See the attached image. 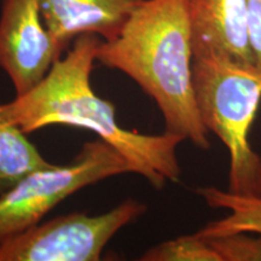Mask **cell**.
I'll return each instance as SVG.
<instances>
[{
	"label": "cell",
	"mask_w": 261,
	"mask_h": 261,
	"mask_svg": "<svg viewBox=\"0 0 261 261\" xmlns=\"http://www.w3.org/2000/svg\"><path fill=\"white\" fill-rule=\"evenodd\" d=\"M192 70L202 122L230 155L227 190L253 195L260 155L249 135L261 103V70L215 54L194 56Z\"/></svg>",
	"instance_id": "3957f363"
},
{
	"label": "cell",
	"mask_w": 261,
	"mask_h": 261,
	"mask_svg": "<svg viewBox=\"0 0 261 261\" xmlns=\"http://www.w3.org/2000/svg\"><path fill=\"white\" fill-rule=\"evenodd\" d=\"M100 41L96 34L77 37L35 89L4 103L3 109L25 133L56 125L96 133L128 160L135 174L162 190L167 181L180 178L177 149L185 139L167 130L148 135L119 125L114 104L98 96L91 85Z\"/></svg>",
	"instance_id": "6da1fadb"
},
{
	"label": "cell",
	"mask_w": 261,
	"mask_h": 261,
	"mask_svg": "<svg viewBox=\"0 0 261 261\" xmlns=\"http://www.w3.org/2000/svg\"><path fill=\"white\" fill-rule=\"evenodd\" d=\"M194 56L215 54L254 64L247 27V0H187Z\"/></svg>",
	"instance_id": "52a82bcc"
},
{
	"label": "cell",
	"mask_w": 261,
	"mask_h": 261,
	"mask_svg": "<svg viewBox=\"0 0 261 261\" xmlns=\"http://www.w3.org/2000/svg\"><path fill=\"white\" fill-rule=\"evenodd\" d=\"M143 261H221L210 241L197 232L185 234L149 248L139 257Z\"/></svg>",
	"instance_id": "8fae6325"
},
{
	"label": "cell",
	"mask_w": 261,
	"mask_h": 261,
	"mask_svg": "<svg viewBox=\"0 0 261 261\" xmlns=\"http://www.w3.org/2000/svg\"><path fill=\"white\" fill-rule=\"evenodd\" d=\"M96 61L122 71L152 98L167 132L210 150L196 104L187 0H140L119 34L100 41Z\"/></svg>",
	"instance_id": "7a4b0ae2"
},
{
	"label": "cell",
	"mask_w": 261,
	"mask_h": 261,
	"mask_svg": "<svg viewBox=\"0 0 261 261\" xmlns=\"http://www.w3.org/2000/svg\"><path fill=\"white\" fill-rule=\"evenodd\" d=\"M196 192L214 210H226L230 214L224 219L208 223L197 231L204 240L227 233L255 232L261 234V197L256 195H240L215 187L196 189Z\"/></svg>",
	"instance_id": "9c48e42d"
},
{
	"label": "cell",
	"mask_w": 261,
	"mask_h": 261,
	"mask_svg": "<svg viewBox=\"0 0 261 261\" xmlns=\"http://www.w3.org/2000/svg\"><path fill=\"white\" fill-rule=\"evenodd\" d=\"M140 0H38L45 24L62 52L80 35L113 40Z\"/></svg>",
	"instance_id": "ba28073f"
},
{
	"label": "cell",
	"mask_w": 261,
	"mask_h": 261,
	"mask_svg": "<svg viewBox=\"0 0 261 261\" xmlns=\"http://www.w3.org/2000/svg\"><path fill=\"white\" fill-rule=\"evenodd\" d=\"M27 135L6 116L0 104V195L28 173L51 165Z\"/></svg>",
	"instance_id": "30bf717a"
},
{
	"label": "cell",
	"mask_w": 261,
	"mask_h": 261,
	"mask_svg": "<svg viewBox=\"0 0 261 261\" xmlns=\"http://www.w3.org/2000/svg\"><path fill=\"white\" fill-rule=\"evenodd\" d=\"M207 241L219 254L221 261H261V234L259 233L241 231Z\"/></svg>",
	"instance_id": "7c38bea8"
},
{
	"label": "cell",
	"mask_w": 261,
	"mask_h": 261,
	"mask_svg": "<svg viewBox=\"0 0 261 261\" xmlns=\"http://www.w3.org/2000/svg\"><path fill=\"white\" fill-rule=\"evenodd\" d=\"M146 204L127 198L103 214L75 212L41 221L0 243V261H98L109 241L142 217Z\"/></svg>",
	"instance_id": "5b68a950"
},
{
	"label": "cell",
	"mask_w": 261,
	"mask_h": 261,
	"mask_svg": "<svg viewBox=\"0 0 261 261\" xmlns=\"http://www.w3.org/2000/svg\"><path fill=\"white\" fill-rule=\"evenodd\" d=\"M63 52L42 19L38 0H3L0 68L23 96L46 77Z\"/></svg>",
	"instance_id": "8992f818"
},
{
	"label": "cell",
	"mask_w": 261,
	"mask_h": 261,
	"mask_svg": "<svg viewBox=\"0 0 261 261\" xmlns=\"http://www.w3.org/2000/svg\"><path fill=\"white\" fill-rule=\"evenodd\" d=\"M135 173L119 150L98 138L86 142L67 165L35 169L0 195V243L41 223L69 196L115 175Z\"/></svg>",
	"instance_id": "277c9868"
},
{
	"label": "cell",
	"mask_w": 261,
	"mask_h": 261,
	"mask_svg": "<svg viewBox=\"0 0 261 261\" xmlns=\"http://www.w3.org/2000/svg\"><path fill=\"white\" fill-rule=\"evenodd\" d=\"M247 27L254 63L261 70V0H247Z\"/></svg>",
	"instance_id": "4fadbf2b"
},
{
	"label": "cell",
	"mask_w": 261,
	"mask_h": 261,
	"mask_svg": "<svg viewBox=\"0 0 261 261\" xmlns=\"http://www.w3.org/2000/svg\"><path fill=\"white\" fill-rule=\"evenodd\" d=\"M253 195L260 196L261 197V155L259 159V165H257L256 175H255V182H254V192Z\"/></svg>",
	"instance_id": "5bb4252c"
}]
</instances>
